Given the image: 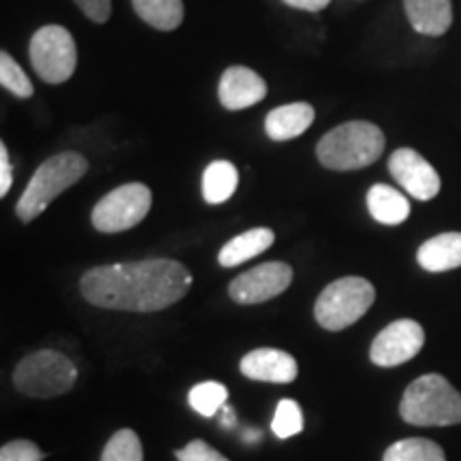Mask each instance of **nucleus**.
<instances>
[{
  "label": "nucleus",
  "instance_id": "a211bd4d",
  "mask_svg": "<svg viewBox=\"0 0 461 461\" xmlns=\"http://www.w3.org/2000/svg\"><path fill=\"white\" fill-rule=\"evenodd\" d=\"M367 210L372 218L380 224H402L411 216V203L400 190L387 186V184H374L367 193Z\"/></svg>",
  "mask_w": 461,
  "mask_h": 461
},
{
  "label": "nucleus",
  "instance_id": "6e6552de",
  "mask_svg": "<svg viewBox=\"0 0 461 461\" xmlns=\"http://www.w3.org/2000/svg\"><path fill=\"white\" fill-rule=\"evenodd\" d=\"M152 207V193L146 184L132 182L107 193L92 210V224L101 233H122L137 227Z\"/></svg>",
  "mask_w": 461,
  "mask_h": 461
},
{
  "label": "nucleus",
  "instance_id": "5701e85b",
  "mask_svg": "<svg viewBox=\"0 0 461 461\" xmlns=\"http://www.w3.org/2000/svg\"><path fill=\"white\" fill-rule=\"evenodd\" d=\"M101 461H143L140 436L132 429H120L112 436L101 455Z\"/></svg>",
  "mask_w": 461,
  "mask_h": 461
},
{
  "label": "nucleus",
  "instance_id": "bb28decb",
  "mask_svg": "<svg viewBox=\"0 0 461 461\" xmlns=\"http://www.w3.org/2000/svg\"><path fill=\"white\" fill-rule=\"evenodd\" d=\"M176 457L177 461H229L203 440H193L184 448H177Z\"/></svg>",
  "mask_w": 461,
  "mask_h": 461
},
{
  "label": "nucleus",
  "instance_id": "20e7f679",
  "mask_svg": "<svg viewBox=\"0 0 461 461\" xmlns=\"http://www.w3.org/2000/svg\"><path fill=\"white\" fill-rule=\"evenodd\" d=\"M88 171V160L77 152H60L34 171L24 193L15 205V214L22 222H32L48 210L56 197L77 184Z\"/></svg>",
  "mask_w": 461,
  "mask_h": 461
},
{
  "label": "nucleus",
  "instance_id": "f257e3e1",
  "mask_svg": "<svg viewBox=\"0 0 461 461\" xmlns=\"http://www.w3.org/2000/svg\"><path fill=\"white\" fill-rule=\"evenodd\" d=\"M82 295L96 308L158 312L186 297L193 274L173 258L103 265L84 274Z\"/></svg>",
  "mask_w": 461,
  "mask_h": 461
},
{
  "label": "nucleus",
  "instance_id": "f03ea898",
  "mask_svg": "<svg viewBox=\"0 0 461 461\" xmlns=\"http://www.w3.org/2000/svg\"><path fill=\"white\" fill-rule=\"evenodd\" d=\"M384 152V132L366 120L344 122L322 135L316 146L321 165L333 171H357L376 163Z\"/></svg>",
  "mask_w": 461,
  "mask_h": 461
},
{
  "label": "nucleus",
  "instance_id": "c756f323",
  "mask_svg": "<svg viewBox=\"0 0 461 461\" xmlns=\"http://www.w3.org/2000/svg\"><path fill=\"white\" fill-rule=\"evenodd\" d=\"M282 3H286L288 7H295L302 11H312V14H316V11L325 9L331 0H282Z\"/></svg>",
  "mask_w": 461,
  "mask_h": 461
},
{
  "label": "nucleus",
  "instance_id": "f8f14e48",
  "mask_svg": "<svg viewBox=\"0 0 461 461\" xmlns=\"http://www.w3.org/2000/svg\"><path fill=\"white\" fill-rule=\"evenodd\" d=\"M265 96H267V84L261 75L248 67H229L218 84V99L230 112L257 105Z\"/></svg>",
  "mask_w": 461,
  "mask_h": 461
},
{
  "label": "nucleus",
  "instance_id": "1a4fd4ad",
  "mask_svg": "<svg viewBox=\"0 0 461 461\" xmlns=\"http://www.w3.org/2000/svg\"><path fill=\"white\" fill-rule=\"evenodd\" d=\"M293 282L291 265L282 261H269L252 267L250 272L240 274L229 285V295L235 303L255 305L269 302L282 295Z\"/></svg>",
  "mask_w": 461,
  "mask_h": 461
},
{
  "label": "nucleus",
  "instance_id": "9d476101",
  "mask_svg": "<svg viewBox=\"0 0 461 461\" xmlns=\"http://www.w3.org/2000/svg\"><path fill=\"white\" fill-rule=\"evenodd\" d=\"M425 344V331L417 321L391 322L374 338L370 359L380 367H395L414 359Z\"/></svg>",
  "mask_w": 461,
  "mask_h": 461
},
{
  "label": "nucleus",
  "instance_id": "39448f33",
  "mask_svg": "<svg viewBox=\"0 0 461 461\" xmlns=\"http://www.w3.org/2000/svg\"><path fill=\"white\" fill-rule=\"evenodd\" d=\"M374 299H376V291H374L372 282L359 278V276L339 278L331 282L316 299V322L327 331H342L346 327L355 325L372 308Z\"/></svg>",
  "mask_w": 461,
  "mask_h": 461
},
{
  "label": "nucleus",
  "instance_id": "a878e982",
  "mask_svg": "<svg viewBox=\"0 0 461 461\" xmlns=\"http://www.w3.org/2000/svg\"><path fill=\"white\" fill-rule=\"evenodd\" d=\"M0 461H43V453L31 440H14L0 448Z\"/></svg>",
  "mask_w": 461,
  "mask_h": 461
},
{
  "label": "nucleus",
  "instance_id": "4468645a",
  "mask_svg": "<svg viewBox=\"0 0 461 461\" xmlns=\"http://www.w3.org/2000/svg\"><path fill=\"white\" fill-rule=\"evenodd\" d=\"M412 28L428 37H442L453 24L451 0H403Z\"/></svg>",
  "mask_w": 461,
  "mask_h": 461
},
{
  "label": "nucleus",
  "instance_id": "2eb2a0df",
  "mask_svg": "<svg viewBox=\"0 0 461 461\" xmlns=\"http://www.w3.org/2000/svg\"><path fill=\"white\" fill-rule=\"evenodd\" d=\"M314 122V107L308 103H291L276 107L265 118V132L274 141H288L303 135Z\"/></svg>",
  "mask_w": 461,
  "mask_h": 461
},
{
  "label": "nucleus",
  "instance_id": "c85d7f7f",
  "mask_svg": "<svg viewBox=\"0 0 461 461\" xmlns=\"http://www.w3.org/2000/svg\"><path fill=\"white\" fill-rule=\"evenodd\" d=\"M11 184H14V173H11L9 152H7V146L0 143V197H7Z\"/></svg>",
  "mask_w": 461,
  "mask_h": 461
},
{
  "label": "nucleus",
  "instance_id": "6ab92c4d",
  "mask_svg": "<svg viewBox=\"0 0 461 461\" xmlns=\"http://www.w3.org/2000/svg\"><path fill=\"white\" fill-rule=\"evenodd\" d=\"M238 169L229 160H214L207 165L203 173V182H201V190H203V199L210 205H221L229 201L238 190Z\"/></svg>",
  "mask_w": 461,
  "mask_h": 461
},
{
  "label": "nucleus",
  "instance_id": "cd10ccee",
  "mask_svg": "<svg viewBox=\"0 0 461 461\" xmlns=\"http://www.w3.org/2000/svg\"><path fill=\"white\" fill-rule=\"evenodd\" d=\"M73 3L96 24H103L112 15V0H73Z\"/></svg>",
  "mask_w": 461,
  "mask_h": 461
},
{
  "label": "nucleus",
  "instance_id": "ddd939ff",
  "mask_svg": "<svg viewBox=\"0 0 461 461\" xmlns=\"http://www.w3.org/2000/svg\"><path fill=\"white\" fill-rule=\"evenodd\" d=\"M240 370L250 380L286 384L297 378V361L285 350L257 348L241 359Z\"/></svg>",
  "mask_w": 461,
  "mask_h": 461
},
{
  "label": "nucleus",
  "instance_id": "423d86ee",
  "mask_svg": "<svg viewBox=\"0 0 461 461\" xmlns=\"http://www.w3.org/2000/svg\"><path fill=\"white\" fill-rule=\"evenodd\" d=\"M77 380L75 363L58 350H39L17 363L14 384L28 397H56L73 389Z\"/></svg>",
  "mask_w": 461,
  "mask_h": 461
},
{
  "label": "nucleus",
  "instance_id": "dca6fc26",
  "mask_svg": "<svg viewBox=\"0 0 461 461\" xmlns=\"http://www.w3.org/2000/svg\"><path fill=\"white\" fill-rule=\"evenodd\" d=\"M417 261L425 272L440 274L461 267V233H440L419 248Z\"/></svg>",
  "mask_w": 461,
  "mask_h": 461
},
{
  "label": "nucleus",
  "instance_id": "412c9836",
  "mask_svg": "<svg viewBox=\"0 0 461 461\" xmlns=\"http://www.w3.org/2000/svg\"><path fill=\"white\" fill-rule=\"evenodd\" d=\"M383 461H447L445 451L425 438H408L391 445Z\"/></svg>",
  "mask_w": 461,
  "mask_h": 461
},
{
  "label": "nucleus",
  "instance_id": "0eeeda50",
  "mask_svg": "<svg viewBox=\"0 0 461 461\" xmlns=\"http://www.w3.org/2000/svg\"><path fill=\"white\" fill-rule=\"evenodd\" d=\"M31 62L45 84H65L77 67V45L65 26H43L31 39Z\"/></svg>",
  "mask_w": 461,
  "mask_h": 461
},
{
  "label": "nucleus",
  "instance_id": "aec40b11",
  "mask_svg": "<svg viewBox=\"0 0 461 461\" xmlns=\"http://www.w3.org/2000/svg\"><path fill=\"white\" fill-rule=\"evenodd\" d=\"M132 9L146 24L163 32L176 31L184 22L182 0H132Z\"/></svg>",
  "mask_w": 461,
  "mask_h": 461
},
{
  "label": "nucleus",
  "instance_id": "7ed1b4c3",
  "mask_svg": "<svg viewBox=\"0 0 461 461\" xmlns=\"http://www.w3.org/2000/svg\"><path fill=\"white\" fill-rule=\"evenodd\" d=\"M400 414L419 428H447L461 423V393L440 374H425L411 383L402 397Z\"/></svg>",
  "mask_w": 461,
  "mask_h": 461
},
{
  "label": "nucleus",
  "instance_id": "4be33fe9",
  "mask_svg": "<svg viewBox=\"0 0 461 461\" xmlns=\"http://www.w3.org/2000/svg\"><path fill=\"white\" fill-rule=\"evenodd\" d=\"M227 397L229 391L224 384L214 383V380H207V383H201L197 387L190 389L188 402L190 406H193V411L203 414V417H214L224 403H227Z\"/></svg>",
  "mask_w": 461,
  "mask_h": 461
},
{
  "label": "nucleus",
  "instance_id": "f3484780",
  "mask_svg": "<svg viewBox=\"0 0 461 461\" xmlns=\"http://www.w3.org/2000/svg\"><path fill=\"white\" fill-rule=\"evenodd\" d=\"M274 240L276 235L272 229L257 227L246 230V233L238 235V238L227 241V244L221 248V252H218V263H221L222 267H238V265L263 255L267 248H272Z\"/></svg>",
  "mask_w": 461,
  "mask_h": 461
},
{
  "label": "nucleus",
  "instance_id": "b1692460",
  "mask_svg": "<svg viewBox=\"0 0 461 461\" xmlns=\"http://www.w3.org/2000/svg\"><path fill=\"white\" fill-rule=\"evenodd\" d=\"M0 84H3V88H7L11 95H15L17 99H31L34 92L28 75L22 71V67L17 65L7 51L0 54Z\"/></svg>",
  "mask_w": 461,
  "mask_h": 461
},
{
  "label": "nucleus",
  "instance_id": "9b49d317",
  "mask_svg": "<svg viewBox=\"0 0 461 461\" xmlns=\"http://www.w3.org/2000/svg\"><path fill=\"white\" fill-rule=\"evenodd\" d=\"M389 171L408 194L419 201H429L440 193V176L428 160L412 148H400L391 154Z\"/></svg>",
  "mask_w": 461,
  "mask_h": 461
},
{
  "label": "nucleus",
  "instance_id": "393cba45",
  "mask_svg": "<svg viewBox=\"0 0 461 461\" xmlns=\"http://www.w3.org/2000/svg\"><path fill=\"white\" fill-rule=\"evenodd\" d=\"M274 434L280 438V440H286V438H293L302 434L303 429V414L302 408L295 400H282L276 408L274 420H272Z\"/></svg>",
  "mask_w": 461,
  "mask_h": 461
}]
</instances>
